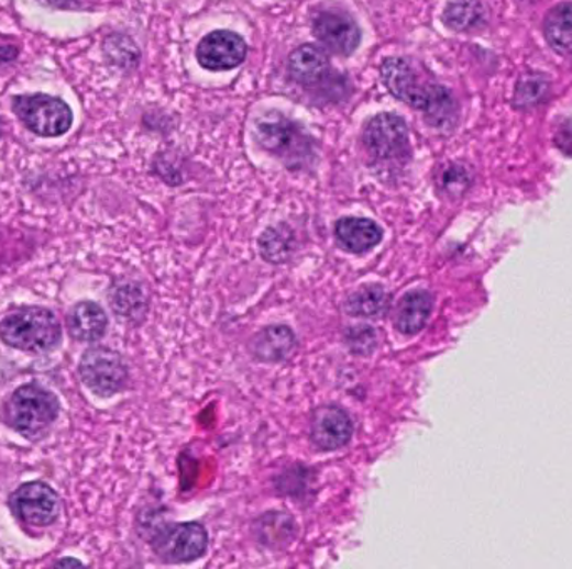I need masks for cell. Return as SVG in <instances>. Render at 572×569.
I'll return each mask as SVG.
<instances>
[{
  "label": "cell",
  "instance_id": "6da1fadb",
  "mask_svg": "<svg viewBox=\"0 0 572 569\" xmlns=\"http://www.w3.org/2000/svg\"><path fill=\"white\" fill-rule=\"evenodd\" d=\"M381 77L395 99L422 111L430 124L446 127L455 122L458 105L451 91L439 83L424 82L407 60L388 57L382 63Z\"/></svg>",
  "mask_w": 572,
  "mask_h": 569
},
{
  "label": "cell",
  "instance_id": "7a4b0ae2",
  "mask_svg": "<svg viewBox=\"0 0 572 569\" xmlns=\"http://www.w3.org/2000/svg\"><path fill=\"white\" fill-rule=\"evenodd\" d=\"M0 339L25 353H50L63 341V327L53 311L28 305L0 321Z\"/></svg>",
  "mask_w": 572,
  "mask_h": 569
},
{
  "label": "cell",
  "instance_id": "3957f363",
  "mask_svg": "<svg viewBox=\"0 0 572 569\" xmlns=\"http://www.w3.org/2000/svg\"><path fill=\"white\" fill-rule=\"evenodd\" d=\"M61 404L43 386L25 384L15 389L6 401V423L28 439H38L50 433L59 416Z\"/></svg>",
  "mask_w": 572,
  "mask_h": 569
},
{
  "label": "cell",
  "instance_id": "277c9868",
  "mask_svg": "<svg viewBox=\"0 0 572 569\" xmlns=\"http://www.w3.org/2000/svg\"><path fill=\"white\" fill-rule=\"evenodd\" d=\"M363 147L382 174H397L410 160V141L404 119L391 112L375 115L366 122L362 136Z\"/></svg>",
  "mask_w": 572,
  "mask_h": 569
},
{
  "label": "cell",
  "instance_id": "5b68a950",
  "mask_svg": "<svg viewBox=\"0 0 572 569\" xmlns=\"http://www.w3.org/2000/svg\"><path fill=\"white\" fill-rule=\"evenodd\" d=\"M12 109L25 127L37 136H64L73 125L69 105L53 96H15L12 99Z\"/></svg>",
  "mask_w": 572,
  "mask_h": 569
},
{
  "label": "cell",
  "instance_id": "8992f818",
  "mask_svg": "<svg viewBox=\"0 0 572 569\" xmlns=\"http://www.w3.org/2000/svg\"><path fill=\"white\" fill-rule=\"evenodd\" d=\"M258 143L288 164L307 163L314 156L311 140L300 125L279 114H268L256 124Z\"/></svg>",
  "mask_w": 572,
  "mask_h": 569
},
{
  "label": "cell",
  "instance_id": "52a82bcc",
  "mask_svg": "<svg viewBox=\"0 0 572 569\" xmlns=\"http://www.w3.org/2000/svg\"><path fill=\"white\" fill-rule=\"evenodd\" d=\"M82 382L98 397L108 398L127 388L130 371L127 362L109 347H92L79 362Z\"/></svg>",
  "mask_w": 572,
  "mask_h": 569
},
{
  "label": "cell",
  "instance_id": "ba28073f",
  "mask_svg": "<svg viewBox=\"0 0 572 569\" xmlns=\"http://www.w3.org/2000/svg\"><path fill=\"white\" fill-rule=\"evenodd\" d=\"M151 546L163 561L189 562L205 555L208 535L198 523L166 524L153 533Z\"/></svg>",
  "mask_w": 572,
  "mask_h": 569
},
{
  "label": "cell",
  "instance_id": "9c48e42d",
  "mask_svg": "<svg viewBox=\"0 0 572 569\" xmlns=\"http://www.w3.org/2000/svg\"><path fill=\"white\" fill-rule=\"evenodd\" d=\"M11 510L22 523L46 528L56 523L61 514V500L56 491L43 481L22 484L11 494Z\"/></svg>",
  "mask_w": 572,
  "mask_h": 569
},
{
  "label": "cell",
  "instance_id": "30bf717a",
  "mask_svg": "<svg viewBox=\"0 0 572 569\" xmlns=\"http://www.w3.org/2000/svg\"><path fill=\"white\" fill-rule=\"evenodd\" d=\"M249 46L241 35L231 31H217L199 42L198 63L208 70H230L246 59Z\"/></svg>",
  "mask_w": 572,
  "mask_h": 569
},
{
  "label": "cell",
  "instance_id": "8fae6325",
  "mask_svg": "<svg viewBox=\"0 0 572 569\" xmlns=\"http://www.w3.org/2000/svg\"><path fill=\"white\" fill-rule=\"evenodd\" d=\"M314 34L321 46L345 57L355 53L362 41V32L356 22L340 11H324L315 15Z\"/></svg>",
  "mask_w": 572,
  "mask_h": 569
},
{
  "label": "cell",
  "instance_id": "7c38bea8",
  "mask_svg": "<svg viewBox=\"0 0 572 569\" xmlns=\"http://www.w3.org/2000/svg\"><path fill=\"white\" fill-rule=\"evenodd\" d=\"M353 423L345 410L339 406H321L311 420V442L323 451H336L350 442Z\"/></svg>",
  "mask_w": 572,
  "mask_h": 569
},
{
  "label": "cell",
  "instance_id": "4fadbf2b",
  "mask_svg": "<svg viewBox=\"0 0 572 569\" xmlns=\"http://www.w3.org/2000/svg\"><path fill=\"white\" fill-rule=\"evenodd\" d=\"M108 330V316L101 305L92 301L77 302L67 317L70 337L80 343H96Z\"/></svg>",
  "mask_w": 572,
  "mask_h": 569
},
{
  "label": "cell",
  "instance_id": "5bb4252c",
  "mask_svg": "<svg viewBox=\"0 0 572 569\" xmlns=\"http://www.w3.org/2000/svg\"><path fill=\"white\" fill-rule=\"evenodd\" d=\"M330 60L318 47L300 46L290 54L288 72L292 79L305 87H314L330 76Z\"/></svg>",
  "mask_w": 572,
  "mask_h": 569
},
{
  "label": "cell",
  "instance_id": "9a60e30c",
  "mask_svg": "<svg viewBox=\"0 0 572 569\" xmlns=\"http://www.w3.org/2000/svg\"><path fill=\"white\" fill-rule=\"evenodd\" d=\"M336 236L343 249L360 254L381 243L382 230L371 219L343 217L337 223Z\"/></svg>",
  "mask_w": 572,
  "mask_h": 569
},
{
  "label": "cell",
  "instance_id": "2e32d148",
  "mask_svg": "<svg viewBox=\"0 0 572 569\" xmlns=\"http://www.w3.org/2000/svg\"><path fill=\"white\" fill-rule=\"evenodd\" d=\"M297 349V337L290 327H266L253 341V353L260 361L278 362L290 358Z\"/></svg>",
  "mask_w": 572,
  "mask_h": 569
},
{
  "label": "cell",
  "instance_id": "e0dca14e",
  "mask_svg": "<svg viewBox=\"0 0 572 569\" xmlns=\"http://www.w3.org/2000/svg\"><path fill=\"white\" fill-rule=\"evenodd\" d=\"M433 299L429 292L413 291L408 292L400 301L397 310V330L407 336L420 333L426 327L432 313Z\"/></svg>",
  "mask_w": 572,
  "mask_h": 569
},
{
  "label": "cell",
  "instance_id": "ac0fdd59",
  "mask_svg": "<svg viewBox=\"0 0 572 569\" xmlns=\"http://www.w3.org/2000/svg\"><path fill=\"white\" fill-rule=\"evenodd\" d=\"M544 37L559 56L572 53V2H561L546 14Z\"/></svg>",
  "mask_w": 572,
  "mask_h": 569
},
{
  "label": "cell",
  "instance_id": "d6986e66",
  "mask_svg": "<svg viewBox=\"0 0 572 569\" xmlns=\"http://www.w3.org/2000/svg\"><path fill=\"white\" fill-rule=\"evenodd\" d=\"M388 310V295L381 286H366L350 295L346 301V311L353 316L375 317L384 316Z\"/></svg>",
  "mask_w": 572,
  "mask_h": 569
},
{
  "label": "cell",
  "instance_id": "ffe728a7",
  "mask_svg": "<svg viewBox=\"0 0 572 569\" xmlns=\"http://www.w3.org/2000/svg\"><path fill=\"white\" fill-rule=\"evenodd\" d=\"M295 250V237L290 227H270L260 237V253L272 265H283Z\"/></svg>",
  "mask_w": 572,
  "mask_h": 569
},
{
  "label": "cell",
  "instance_id": "44dd1931",
  "mask_svg": "<svg viewBox=\"0 0 572 569\" xmlns=\"http://www.w3.org/2000/svg\"><path fill=\"white\" fill-rule=\"evenodd\" d=\"M549 94V79L539 72H527L517 80L514 104L520 109L536 108Z\"/></svg>",
  "mask_w": 572,
  "mask_h": 569
},
{
  "label": "cell",
  "instance_id": "7402d4cb",
  "mask_svg": "<svg viewBox=\"0 0 572 569\" xmlns=\"http://www.w3.org/2000/svg\"><path fill=\"white\" fill-rule=\"evenodd\" d=\"M258 538L263 545L279 546L290 542L295 535V523L290 514L270 513L258 521Z\"/></svg>",
  "mask_w": 572,
  "mask_h": 569
},
{
  "label": "cell",
  "instance_id": "603a6c76",
  "mask_svg": "<svg viewBox=\"0 0 572 569\" xmlns=\"http://www.w3.org/2000/svg\"><path fill=\"white\" fill-rule=\"evenodd\" d=\"M111 305L116 314L127 320H138L146 311V299L136 284L124 282L114 288L111 294Z\"/></svg>",
  "mask_w": 572,
  "mask_h": 569
},
{
  "label": "cell",
  "instance_id": "cb8c5ba5",
  "mask_svg": "<svg viewBox=\"0 0 572 569\" xmlns=\"http://www.w3.org/2000/svg\"><path fill=\"white\" fill-rule=\"evenodd\" d=\"M484 18L479 0H452L443 12V22L454 31H469Z\"/></svg>",
  "mask_w": 572,
  "mask_h": 569
},
{
  "label": "cell",
  "instance_id": "d4e9b609",
  "mask_svg": "<svg viewBox=\"0 0 572 569\" xmlns=\"http://www.w3.org/2000/svg\"><path fill=\"white\" fill-rule=\"evenodd\" d=\"M105 53L116 66L133 67L140 59V51L134 46L131 38L124 35H111L106 38Z\"/></svg>",
  "mask_w": 572,
  "mask_h": 569
},
{
  "label": "cell",
  "instance_id": "484cf974",
  "mask_svg": "<svg viewBox=\"0 0 572 569\" xmlns=\"http://www.w3.org/2000/svg\"><path fill=\"white\" fill-rule=\"evenodd\" d=\"M346 343L356 355H371L377 346V336H375L374 330L369 326L350 327L349 333H346Z\"/></svg>",
  "mask_w": 572,
  "mask_h": 569
},
{
  "label": "cell",
  "instance_id": "4316f807",
  "mask_svg": "<svg viewBox=\"0 0 572 569\" xmlns=\"http://www.w3.org/2000/svg\"><path fill=\"white\" fill-rule=\"evenodd\" d=\"M469 186H471V174L464 166L454 164V166L449 167L443 172L442 188L446 189L447 194L458 198V196H462L468 191Z\"/></svg>",
  "mask_w": 572,
  "mask_h": 569
},
{
  "label": "cell",
  "instance_id": "83f0119b",
  "mask_svg": "<svg viewBox=\"0 0 572 569\" xmlns=\"http://www.w3.org/2000/svg\"><path fill=\"white\" fill-rule=\"evenodd\" d=\"M38 2L51 5V8L69 9L76 4L77 0H38Z\"/></svg>",
  "mask_w": 572,
  "mask_h": 569
},
{
  "label": "cell",
  "instance_id": "f1b7e54d",
  "mask_svg": "<svg viewBox=\"0 0 572 569\" xmlns=\"http://www.w3.org/2000/svg\"><path fill=\"white\" fill-rule=\"evenodd\" d=\"M70 565H80L77 559H61V561L56 562V566H70Z\"/></svg>",
  "mask_w": 572,
  "mask_h": 569
}]
</instances>
